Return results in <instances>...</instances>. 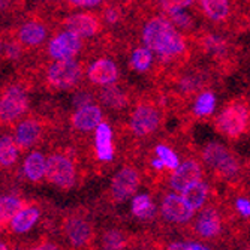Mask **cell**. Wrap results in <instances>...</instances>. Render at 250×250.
<instances>
[{"label":"cell","instance_id":"obj_1","mask_svg":"<svg viewBox=\"0 0 250 250\" xmlns=\"http://www.w3.org/2000/svg\"><path fill=\"white\" fill-rule=\"evenodd\" d=\"M141 42L144 47L162 60H172L180 57L188 48L183 36L167 15H153L141 29Z\"/></svg>","mask_w":250,"mask_h":250},{"label":"cell","instance_id":"obj_2","mask_svg":"<svg viewBox=\"0 0 250 250\" xmlns=\"http://www.w3.org/2000/svg\"><path fill=\"white\" fill-rule=\"evenodd\" d=\"M45 78L54 90H71L83 78V66L77 59L53 60L45 71Z\"/></svg>","mask_w":250,"mask_h":250},{"label":"cell","instance_id":"obj_3","mask_svg":"<svg viewBox=\"0 0 250 250\" xmlns=\"http://www.w3.org/2000/svg\"><path fill=\"white\" fill-rule=\"evenodd\" d=\"M249 109L240 102L234 101L226 105L216 119V127L220 133L231 140H237L247 130L249 126Z\"/></svg>","mask_w":250,"mask_h":250},{"label":"cell","instance_id":"obj_4","mask_svg":"<svg viewBox=\"0 0 250 250\" xmlns=\"http://www.w3.org/2000/svg\"><path fill=\"white\" fill-rule=\"evenodd\" d=\"M29 96L20 84L8 85L0 95V125H12L26 114Z\"/></svg>","mask_w":250,"mask_h":250},{"label":"cell","instance_id":"obj_5","mask_svg":"<svg viewBox=\"0 0 250 250\" xmlns=\"http://www.w3.org/2000/svg\"><path fill=\"white\" fill-rule=\"evenodd\" d=\"M202 159L208 168L225 178H231L238 174V159L228 147L220 143H208L202 148Z\"/></svg>","mask_w":250,"mask_h":250},{"label":"cell","instance_id":"obj_6","mask_svg":"<svg viewBox=\"0 0 250 250\" xmlns=\"http://www.w3.org/2000/svg\"><path fill=\"white\" fill-rule=\"evenodd\" d=\"M47 178L51 185L60 189H71L77 180V168L72 159L62 153H54L47 159Z\"/></svg>","mask_w":250,"mask_h":250},{"label":"cell","instance_id":"obj_7","mask_svg":"<svg viewBox=\"0 0 250 250\" xmlns=\"http://www.w3.org/2000/svg\"><path fill=\"white\" fill-rule=\"evenodd\" d=\"M83 50V39L67 29L59 30L48 39L47 53L53 60L75 59Z\"/></svg>","mask_w":250,"mask_h":250},{"label":"cell","instance_id":"obj_8","mask_svg":"<svg viewBox=\"0 0 250 250\" xmlns=\"http://www.w3.org/2000/svg\"><path fill=\"white\" fill-rule=\"evenodd\" d=\"M161 125V112L151 104H140L130 116V130L135 136H148Z\"/></svg>","mask_w":250,"mask_h":250},{"label":"cell","instance_id":"obj_9","mask_svg":"<svg viewBox=\"0 0 250 250\" xmlns=\"http://www.w3.org/2000/svg\"><path fill=\"white\" fill-rule=\"evenodd\" d=\"M87 78L93 85H98L101 88L114 85L116 81L120 77V71L117 63L111 57H98L87 67Z\"/></svg>","mask_w":250,"mask_h":250},{"label":"cell","instance_id":"obj_10","mask_svg":"<svg viewBox=\"0 0 250 250\" xmlns=\"http://www.w3.org/2000/svg\"><path fill=\"white\" fill-rule=\"evenodd\" d=\"M141 183L140 172L133 167L122 168L111 181V195L116 202H123L135 195Z\"/></svg>","mask_w":250,"mask_h":250},{"label":"cell","instance_id":"obj_11","mask_svg":"<svg viewBox=\"0 0 250 250\" xmlns=\"http://www.w3.org/2000/svg\"><path fill=\"white\" fill-rule=\"evenodd\" d=\"M64 29L71 30L77 36L84 39H92L95 38L101 30V21L95 14L90 12H74L67 15L63 21Z\"/></svg>","mask_w":250,"mask_h":250},{"label":"cell","instance_id":"obj_12","mask_svg":"<svg viewBox=\"0 0 250 250\" xmlns=\"http://www.w3.org/2000/svg\"><path fill=\"white\" fill-rule=\"evenodd\" d=\"M63 232L74 247L81 249L88 246L93 238V228L85 217L83 216H69L63 223Z\"/></svg>","mask_w":250,"mask_h":250},{"label":"cell","instance_id":"obj_13","mask_svg":"<svg viewBox=\"0 0 250 250\" xmlns=\"http://www.w3.org/2000/svg\"><path fill=\"white\" fill-rule=\"evenodd\" d=\"M201 178H202L201 165L196 161H193V159H188V161L181 162L175 171H172L169 177V186L175 192L181 193L186 188L196 183Z\"/></svg>","mask_w":250,"mask_h":250},{"label":"cell","instance_id":"obj_14","mask_svg":"<svg viewBox=\"0 0 250 250\" xmlns=\"http://www.w3.org/2000/svg\"><path fill=\"white\" fill-rule=\"evenodd\" d=\"M15 39L22 47H39L48 39V27L39 20H27L18 27Z\"/></svg>","mask_w":250,"mask_h":250},{"label":"cell","instance_id":"obj_15","mask_svg":"<svg viewBox=\"0 0 250 250\" xmlns=\"http://www.w3.org/2000/svg\"><path fill=\"white\" fill-rule=\"evenodd\" d=\"M162 216L172 223H186L193 217V211L186 206L180 193H168L161 204Z\"/></svg>","mask_w":250,"mask_h":250},{"label":"cell","instance_id":"obj_16","mask_svg":"<svg viewBox=\"0 0 250 250\" xmlns=\"http://www.w3.org/2000/svg\"><path fill=\"white\" fill-rule=\"evenodd\" d=\"M102 109L96 104H90L83 108H78L72 116V125L75 129L81 132L96 130V127L102 123Z\"/></svg>","mask_w":250,"mask_h":250},{"label":"cell","instance_id":"obj_17","mask_svg":"<svg viewBox=\"0 0 250 250\" xmlns=\"http://www.w3.org/2000/svg\"><path fill=\"white\" fill-rule=\"evenodd\" d=\"M42 136V126L35 119H26L15 129V143L20 150H27L38 144Z\"/></svg>","mask_w":250,"mask_h":250},{"label":"cell","instance_id":"obj_18","mask_svg":"<svg viewBox=\"0 0 250 250\" xmlns=\"http://www.w3.org/2000/svg\"><path fill=\"white\" fill-rule=\"evenodd\" d=\"M222 219L217 210L208 207L202 210L195 222V232L201 238H214L220 234Z\"/></svg>","mask_w":250,"mask_h":250},{"label":"cell","instance_id":"obj_19","mask_svg":"<svg viewBox=\"0 0 250 250\" xmlns=\"http://www.w3.org/2000/svg\"><path fill=\"white\" fill-rule=\"evenodd\" d=\"M95 150H96V157L102 162H111L114 159L112 129L106 122H102L95 130Z\"/></svg>","mask_w":250,"mask_h":250},{"label":"cell","instance_id":"obj_20","mask_svg":"<svg viewBox=\"0 0 250 250\" xmlns=\"http://www.w3.org/2000/svg\"><path fill=\"white\" fill-rule=\"evenodd\" d=\"M199 9L213 22L228 20L232 12V0H198Z\"/></svg>","mask_w":250,"mask_h":250},{"label":"cell","instance_id":"obj_21","mask_svg":"<svg viewBox=\"0 0 250 250\" xmlns=\"http://www.w3.org/2000/svg\"><path fill=\"white\" fill-rule=\"evenodd\" d=\"M181 198H183L186 206L195 213L198 210H201L204 207V204L207 202L208 198V186L206 181H196V183L190 185L189 188H186L183 192L180 193Z\"/></svg>","mask_w":250,"mask_h":250},{"label":"cell","instance_id":"obj_22","mask_svg":"<svg viewBox=\"0 0 250 250\" xmlns=\"http://www.w3.org/2000/svg\"><path fill=\"white\" fill-rule=\"evenodd\" d=\"M24 169V175L32 183H38L42 178H45V172H47V159L41 151H32L24 161L22 165Z\"/></svg>","mask_w":250,"mask_h":250},{"label":"cell","instance_id":"obj_23","mask_svg":"<svg viewBox=\"0 0 250 250\" xmlns=\"http://www.w3.org/2000/svg\"><path fill=\"white\" fill-rule=\"evenodd\" d=\"M39 216H41V211L36 207L27 206L20 213H17L15 217L11 220V229L17 234H24L33 228L35 223L39 219Z\"/></svg>","mask_w":250,"mask_h":250},{"label":"cell","instance_id":"obj_24","mask_svg":"<svg viewBox=\"0 0 250 250\" xmlns=\"http://www.w3.org/2000/svg\"><path fill=\"white\" fill-rule=\"evenodd\" d=\"M154 59L156 56L153 51H150L144 45H140V47L133 48L129 56V67L138 74H144L153 66Z\"/></svg>","mask_w":250,"mask_h":250},{"label":"cell","instance_id":"obj_25","mask_svg":"<svg viewBox=\"0 0 250 250\" xmlns=\"http://www.w3.org/2000/svg\"><path fill=\"white\" fill-rule=\"evenodd\" d=\"M26 207H27V202H24L20 198L11 196V195L0 196V228L11 223L15 214Z\"/></svg>","mask_w":250,"mask_h":250},{"label":"cell","instance_id":"obj_26","mask_svg":"<svg viewBox=\"0 0 250 250\" xmlns=\"http://www.w3.org/2000/svg\"><path fill=\"white\" fill-rule=\"evenodd\" d=\"M130 211H132V214L135 217L147 220V219H151L156 214V206H154L153 199L148 195L143 193V195H136L132 199Z\"/></svg>","mask_w":250,"mask_h":250},{"label":"cell","instance_id":"obj_27","mask_svg":"<svg viewBox=\"0 0 250 250\" xmlns=\"http://www.w3.org/2000/svg\"><path fill=\"white\" fill-rule=\"evenodd\" d=\"M102 104L108 108L112 109H122L126 106L127 104V98L126 95L122 92V90L114 84V85H109L105 88H101V95H99Z\"/></svg>","mask_w":250,"mask_h":250},{"label":"cell","instance_id":"obj_28","mask_svg":"<svg viewBox=\"0 0 250 250\" xmlns=\"http://www.w3.org/2000/svg\"><path fill=\"white\" fill-rule=\"evenodd\" d=\"M18 146L15 140L9 135H5L0 138V167L8 168L17 162L18 157Z\"/></svg>","mask_w":250,"mask_h":250},{"label":"cell","instance_id":"obj_29","mask_svg":"<svg viewBox=\"0 0 250 250\" xmlns=\"http://www.w3.org/2000/svg\"><path fill=\"white\" fill-rule=\"evenodd\" d=\"M216 104H217L216 95L210 92V90H206V92H201L196 96L193 104V112L198 117H208L214 112Z\"/></svg>","mask_w":250,"mask_h":250},{"label":"cell","instance_id":"obj_30","mask_svg":"<svg viewBox=\"0 0 250 250\" xmlns=\"http://www.w3.org/2000/svg\"><path fill=\"white\" fill-rule=\"evenodd\" d=\"M154 153H156V157L161 161L162 164H164V167L165 168H168V169H172V171H175L178 167H180V161H178V156L175 154V151L171 148V147H168L167 144H157L156 147H154Z\"/></svg>","mask_w":250,"mask_h":250},{"label":"cell","instance_id":"obj_31","mask_svg":"<svg viewBox=\"0 0 250 250\" xmlns=\"http://www.w3.org/2000/svg\"><path fill=\"white\" fill-rule=\"evenodd\" d=\"M126 247V237L122 231L109 229L102 235V250H123Z\"/></svg>","mask_w":250,"mask_h":250},{"label":"cell","instance_id":"obj_32","mask_svg":"<svg viewBox=\"0 0 250 250\" xmlns=\"http://www.w3.org/2000/svg\"><path fill=\"white\" fill-rule=\"evenodd\" d=\"M196 0H157L159 8L167 17L180 11H188L190 6H193Z\"/></svg>","mask_w":250,"mask_h":250},{"label":"cell","instance_id":"obj_33","mask_svg":"<svg viewBox=\"0 0 250 250\" xmlns=\"http://www.w3.org/2000/svg\"><path fill=\"white\" fill-rule=\"evenodd\" d=\"M169 20L181 33L186 32V30H190L195 26V18L189 12V9L188 11H180V12H175V14L169 15Z\"/></svg>","mask_w":250,"mask_h":250},{"label":"cell","instance_id":"obj_34","mask_svg":"<svg viewBox=\"0 0 250 250\" xmlns=\"http://www.w3.org/2000/svg\"><path fill=\"white\" fill-rule=\"evenodd\" d=\"M204 47L211 54H222L226 50V42L217 35H210L204 39Z\"/></svg>","mask_w":250,"mask_h":250},{"label":"cell","instance_id":"obj_35","mask_svg":"<svg viewBox=\"0 0 250 250\" xmlns=\"http://www.w3.org/2000/svg\"><path fill=\"white\" fill-rule=\"evenodd\" d=\"M3 54L8 60H18L22 56V45L17 39L6 41L3 45Z\"/></svg>","mask_w":250,"mask_h":250},{"label":"cell","instance_id":"obj_36","mask_svg":"<svg viewBox=\"0 0 250 250\" xmlns=\"http://www.w3.org/2000/svg\"><path fill=\"white\" fill-rule=\"evenodd\" d=\"M102 18H104V22H106L108 26H116L122 20V11L119 6H114V5L106 6L104 8Z\"/></svg>","mask_w":250,"mask_h":250},{"label":"cell","instance_id":"obj_37","mask_svg":"<svg viewBox=\"0 0 250 250\" xmlns=\"http://www.w3.org/2000/svg\"><path fill=\"white\" fill-rule=\"evenodd\" d=\"M66 2L78 9H95L104 3V0H66Z\"/></svg>","mask_w":250,"mask_h":250},{"label":"cell","instance_id":"obj_38","mask_svg":"<svg viewBox=\"0 0 250 250\" xmlns=\"http://www.w3.org/2000/svg\"><path fill=\"white\" fill-rule=\"evenodd\" d=\"M235 208L243 217H250V199L247 198H238L235 201Z\"/></svg>","mask_w":250,"mask_h":250},{"label":"cell","instance_id":"obj_39","mask_svg":"<svg viewBox=\"0 0 250 250\" xmlns=\"http://www.w3.org/2000/svg\"><path fill=\"white\" fill-rule=\"evenodd\" d=\"M90 104H93L92 102V96H90L88 93H85V92H78L74 96V105L77 106V109L78 108H83L85 105H90Z\"/></svg>","mask_w":250,"mask_h":250},{"label":"cell","instance_id":"obj_40","mask_svg":"<svg viewBox=\"0 0 250 250\" xmlns=\"http://www.w3.org/2000/svg\"><path fill=\"white\" fill-rule=\"evenodd\" d=\"M198 80L195 78V77H186V78H183L181 80V83H180V85H181V88L185 90V92H193V90L198 87Z\"/></svg>","mask_w":250,"mask_h":250},{"label":"cell","instance_id":"obj_41","mask_svg":"<svg viewBox=\"0 0 250 250\" xmlns=\"http://www.w3.org/2000/svg\"><path fill=\"white\" fill-rule=\"evenodd\" d=\"M30 250H60V247L53 241H41L36 246H33Z\"/></svg>","mask_w":250,"mask_h":250},{"label":"cell","instance_id":"obj_42","mask_svg":"<svg viewBox=\"0 0 250 250\" xmlns=\"http://www.w3.org/2000/svg\"><path fill=\"white\" fill-rule=\"evenodd\" d=\"M167 250H189V246L188 243H181V241H175V243H171Z\"/></svg>","mask_w":250,"mask_h":250},{"label":"cell","instance_id":"obj_43","mask_svg":"<svg viewBox=\"0 0 250 250\" xmlns=\"http://www.w3.org/2000/svg\"><path fill=\"white\" fill-rule=\"evenodd\" d=\"M188 246H189V250H210L207 246H204L201 243H195V241L188 243Z\"/></svg>","mask_w":250,"mask_h":250},{"label":"cell","instance_id":"obj_44","mask_svg":"<svg viewBox=\"0 0 250 250\" xmlns=\"http://www.w3.org/2000/svg\"><path fill=\"white\" fill-rule=\"evenodd\" d=\"M151 167L154 168V169H164L165 167H164V164L161 162V161H159V159L156 157V159H153V161H151Z\"/></svg>","mask_w":250,"mask_h":250},{"label":"cell","instance_id":"obj_45","mask_svg":"<svg viewBox=\"0 0 250 250\" xmlns=\"http://www.w3.org/2000/svg\"><path fill=\"white\" fill-rule=\"evenodd\" d=\"M8 3H9V0H0V9L6 8V6H8Z\"/></svg>","mask_w":250,"mask_h":250},{"label":"cell","instance_id":"obj_46","mask_svg":"<svg viewBox=\"0 0 250 250\" xmlns=\"http://www.w3.org/2000/svg\"><path fill=\"white\" fill-rule=\"evenodd\" d=\"M0 250H9V247L5 244V243H2V241H0Z\"/></svg>","mask_w":250,"mask_h":250},{"label":"cell","instance_id":"obj_47","mask_svg":"<svg viewBox=\"0 0 250 250\" xmlns=\"http://www.w3.org/2000/svg\"><path fill=\"white\" fill-rule=\"evenodd\" d=\"M3 45H5V43L2 42V39H0V51H3Z\"/></svg>","mask_w":250,"mask_h":250},{"label":"cell","instance_id":"obj_48","mask_svg":"<svg viewBox=\"0 0 250 250\" xmlns=\"http://www.w3.org/2000/svg\"><path fill=\"white\" fill-rule=\"evenodd\" d=\"M15 250H30V249H27V247H17Z\"/></svg>","mask_w":250,"mask_h":250},{"label":"cell","instance_id":"obj_49","mask_svg":"<svg viewBox=\"0 0 250 250\" xmlns=\"http://www.w3.org/2000/svg\"><path fill=\"white\" fill-rule=\"evenodd\" d=\"M247 250H250V247H249V249H247Z\"/></svg>","mask_w":250,"mask_h":250}]
</instances>
